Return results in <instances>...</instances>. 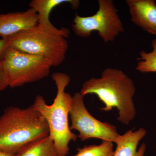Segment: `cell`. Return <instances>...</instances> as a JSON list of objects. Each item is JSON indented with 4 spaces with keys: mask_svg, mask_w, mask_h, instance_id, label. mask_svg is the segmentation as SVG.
I'll use <instances>...</instances> for the list:
<instances>
[{
    "mask_svg": "<svg viewBox=\"0 0 156 156\" xmlns=\"http://www.w3.org/2000/svg\"><path fill=\"white\" fill-rule=\"evenodd\" d=\"M2 60H0V92L7 89L9 87L6 81L5 73L2 65Z\"/></svg>",
    "mask_w": 156,
    "mask_h": 156,
    "instance_id": "9a60e30c",
    "label": "cell"
},
{
    "mask_svg": "<svg viewBox=\"0 0 156 156\" xmlns=\"http://www.w3.org/2000/svg\"><path fill=\"white\" fill-rule=\"evenodd\" d=\"M38 22V14L32 8L23 12L0 14V37L8 38L21 31L36 26Z\"/></svg>",
    "mask_w": 156,
    "mask_h": 156,
    "instance_id": "ba28073f",
    "label": "cell"
},
{
    "mask_svg": "<svg viewBox=\"0 0 156 156\" xmlns=\"http://www.w3.org/2000/svg\"><path fill=\"white\" fill-rule=\"evenodd\" d=\"M14 156H60L49 135L35 140L21 149Z\"/></svg>",
    "mask_w": 156,
    "mask_h": 156,
    "instance_id": "7c38bea8",
    "label": "cell"
},
{
    "mask_svg": "<svg viewBox=\"0 0 156 156\" xmlns=\"http://www.w3.org/2000/svg\"><path fill=\"white\" fill-rule=\"evenodd\" d=\"M1 61L7 83L11 88L21 87L46 77L52 66L43 56L24 53L10 47Z\"/></svg>",
    "mask_w": 156,
    "mask_h": 156,
    "instance_id": "5b68a950",
    "label": "cell"
},
{
    "mask_svg": "<svg viewBox=\"0 0 156 156\" xmlns=\"http://www.w3.org/2000/svg\"><path fill=\"white\" fill-rule=\"evenodd\" d=\"M6 39L9 47L24 53L43 56L52 66L59 65L64 61L68 48L66 38L38 25Z\"/></svg>",
    "mask_w": 156,
    "mask_h": 156,
    "instance_id": "277c9868",
    "label": "cell"
},
{
    "mask_svg": "<svg viewBox=\"0 0 156 156\" xmlns=\"http://www.w3.org/2000/svg\"><path fill=\"white\" fill-rule=\"evenodd\" d=\"M69 115L71 122L70 129L77 131L78 137L82 141L98 138L115 143L119 136L115 126L101 122L91 115L85 106L84 96L80 92H76L73 96Z\"/></svg>",
    "mask_w": 156,
    "mask_h": 156,
    "instance_id": "52a82bcc",
    "label": "cell"
},
{
    "mask_svg": "<svg viewBox=\"0 0 156 156\" xmlns=\"http://www.w3.org/2000/svg\"><path fill=\"white\" fill-rule=\"evenodd\" d=\"M65 3H69L73 9H78L80 5V1L78 0H33L30 3L29 6L38 14V25L48 31L67 38L70 34L69 30L65 27L57 28L49 20V16L52 10L58 5Z\"/></svg>",
    "mask_w": 156,
    "mask_h": 156,
    "instance_id": "30bf717a",
    "label": "cell"
},
{
    "mask_svg": "<svg viewBox=\"0 0 156 156\" xmlns=\"http://www.w3.org/2000/svg\"><path fill=\"white\" fill-rule=\"evenodd\" d=\"M114 153L113 142L102 140L100 145L85 146L79 148L77 153L73 156H113Z\"/></svg>",
    "mask_w": 156,
    "mask_h": 156,
    "instance_id": "5bb4252c",
    "label": "cell"
},
{
    "mask_svg": "<svg viewBox=\"0 0 156 156\" xmlns=\"http://www.w3.org/2000/svg\"><path fill=\"white\" fill-rule=\"evenodd\" d=\"M131 21L143 30L156 36V4L154 0H126Z\"/></svg>",
    "mask_w": 156,
    "mask_h": 156,
    "instance_id": "9c48e42d",
    "label": "cell"
},
{
    "mask_svg": "<svg viewBox=\"0 0 156 156\" xmlns=\"http://www.w3.org/2000/svg\"><path fill=\"white\" fill-rule=\"evenodd\" d=\"M9 47V42L6 39H0V60H2L4 54Z\"/></svg>",
    "mask_w": 156,
    "mask_h": 156,
    "instance_id": "2e32d148",
    "label": "cell"
},
{
    "mask_svg": "<svg viewBox=\"0 0 156 156\" xmlns=\"http://www.w3.org/2000/svg\"><path fill=\"white\" fill-rule=\"evenodd\" d=\"M52 78L57 90L53 104H47L42 95H37L33 105L46 120L49 127V136L59 155L66 156L69 150V143L76 141L78 137L70 129L68 122L73 96L66 92L65 89L70 78L65 73L57 72L53 73Z\"/></svg>",
    "mask_w": 156,
    "mask_h": 156,
    "instance_id": "3957f363",
    "label": "cell"
},
{
    "mask_svg": "<svg viewBox=\"0 0 156 156\" xmlns=\"http://www.w3.org/2000/svg\"><path fill=\"white\" fill-rule=\"evenodd\" d=\"M153 50L149 53L142 50L139 53V57L136 69L142 73H156V39L152 42Z\"/></svg>",
    "mask_w": 156,
    "mask_h": 156,
    "instance_id": "4fadbf2b",
    "label": "cell"
},
{
    "mask_svg": "<svg viewBox=\"0 0 156 156\" xmlns=\"http://www.w3.org/2000/svg\"><path fill=\"white\" fill-rule=\"evenodd\" d=\"M98 11L94 15L82 17L76 14L73 20V30L78 36L86 38L96 31L105 43L112 42L124 32L122 22L118 10L112 0H98Z\"/></svg>",
    "mask_w": 156,
    "mask_h": 156,
    "instance_id": "8992f818",
    "label": "cell"
},
{
    "mask_svg": "<svg viewBox=\"0 0 156 156\" xmlns=\"http://www.w3.org/2000/svg\"><path fill=\"white\" fill-rule=\"evenodd\" d=\"M147 134L143 128L137 131L128 130L123 135H119L115 143L116 148L113 156H144L146 150V144H142L136 151L137 145Z\"/></svg>",
    "mask_w": 156,
    "mask_h": 156,
    "instance_id": "8fae6325",
    "label": "cell"
},
{
    "mask_svg": "<svg viewBox=\"0 0 156 156\" xmlns=\"http://www.w3.org/2000/svg\"><path fill=\"white\" fill-rule=\"evenodd\" d=\"M14 155L0 151V156H14Z\"/></svg>",
    "mask_w": 156,
    "mask_h": 156,
    "instance_id": "e0dca14e",
    "label": "cell"
},
{
    "mask_svg": "<svg viewBox=\"0 0 156 156\" xmlns=\"http://www.w3.org/2000/svg\"><path fill=\"white\" fill-rule=\"evenodd\" d=\"M136 88L134 82L123 71L107 68L100 78H92L82 85V95L94 94L104 104L101 110L108 112L116 108L119 112L118 120L129 125L136 115L133 97Z\"/></svg>",
    "mask_w": 156,
    "mask_h": 156,
    "instance_id": "6da1fadb",
    "label": "cell"
},
{
    "mask_svg": "<svg viewBox=\"0 0 156 156\" xmlns=\"http://www.w3.org/2000/svg\"><path fill=\"white\" fill-rule=\"evenodd\" d=\"M49 135L48 124L33 105L11 106L0 117V151L14 155L29 144Z\"/></svg>",
    "mask_w": 156,
    "mask_h": 156,
    "instance_id": "7a4b0ae2",
    "label": "cell"
}]
</instances>
